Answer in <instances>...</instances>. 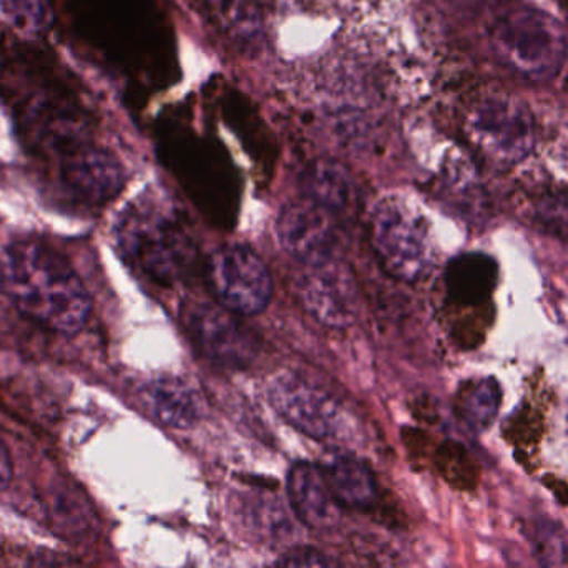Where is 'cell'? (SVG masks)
<instances>
[{"mask_svg":"<svg viewBox=\"0 0 568 568\" xmlns=\"http://www.w3.org/2000/svg\"><path fill=\"white\" fill-rule=\"evenodd\" d=\"M0 284L20 313L52 333L70 336L89 321V291L69 260L43 243L9 246L0 258Z\"/></svg>","mask_w":568,"mask_h":568,"instance_id":"6da1fadb","label":"cell"},{"mask_svg":"<svg viewBox=\"0 0 568 568\" xmlns=\"http://www.w3.org/2000/svg\"><path fill=\"white\" fill-rule=\"evenodd\" d=\"M490 40L497 60L532 82L554 79L567 60V33L559 20L524 3H513L497 13Z\"/></svg>","mask_w":568,"mask_h":568,"instance_id":"7a4b0ae2","label":"cell"},{"mask_svg":"<svg viewBox=\"0 0 568 568\" xmlns=\"http://www.w3.org/2000/svg\"><path fill=\"white\" fill-rule=\"evenodd\" d=\"M123 253L152 282L172 286L185 278L195 262V246L172 216L159 210H136L119 230Z\"/></svg>","mask_w":568,"mask_h":568,"instance_id":"3957f363","label":"cell"},{"mask_svg":"<svg viewBox=\"0 0 568 568\" xmlns=\"http://www.w3.org/2000/svg\"><path fill=\"white\" fill-rule=\"evenodd\" d=\"M371 242L381 265L399 282H417L429 270L430 245L426 229L397 200H384L374 210Z\"/></svg>","mask_w":568,"mask_h":568,"instance_id":"277c9868","label":"cell"},{"mask_svg":"<svg viewBox=\"0 0 568 568\" xmlns=\"http://www.w3.org/2000/svg\"><path fill=\"white\" fill-rule=\"evenodd\" d=\"M206 278L220 306L239 316L262 313L273 297L268 266L246 245L216 250L206 263Z\"/></svg>","mask_w":568,"mask_h":568,"instance_id":"5b68a950","label":"cell"},{"mask_svg":"<svg viewBox=\"0 0 568 568\" xmlns=\"http://www.w3.org/2000/svg\"><path fill=\"white\" fill-rule=\"evenodd\" d=\"M477 146L499 165H517L536 146V122L526 103L493 97L480 103L470 120Z\"/></svg>","mask_w":568,"mask_h":568,"instance_id":"8992f818","label":"cell"},{"mask_svg":"<svg viewBox=\"0 0 568 568\" xmlns=\"http://www.w3.org/2000/svg\"><path fill=\"white\" fill-rule=\"evenodd\" d=\"M239 314L210 303H189L182 307L183 326L200 351L220 366L243 369L256 359L258 339Z\"/></svg>","mask_w":568,"mask_h":568,"instance_id":"52a82bcc","label":"cell"},{"mask_svg":"<svg viewBox=\"0 0 568 568\" xmlns=\"http://www.w3.org/2000/svg\"><path fill=\"white\" fill-rule=\"evenodd\" d=\"M268 399L287 424L313 439L337 436L343 426L337 400L296 374L282 373L273 377Z\"/></svg>","mask_w":568,"mask_h":568,"instance_id":"ba28073f","label":"cell"},{"mask_svg":"<svg viewBox=\"0 0 568 568\" xmlns=\"http://www.w3.org/2000/svg\"><path fill=\"white\" fill-rule=\"evenodd\" d=\"M276 236L287 255L301 266L337 260L339 233L336 215L311 200L286 203L276 220Z\"/></svg>","mask_w":568,"mask_h":568,"instance_id":"9c48e42d","label":"cell"},{"mask_svg":"<svg viewBox=\"0 0 568 568\" xmlns=\"http://www.w3.org/2000/svg\"><path fill=\"white\" fill-rule=\"evenodd\" d=\"M301 268L294 287L304 310L333 329L353 326L359 314V297L349 270L339 260Z\"/></svg>","mask_w":568,"mask_h":568,"instance_id":"30bf717a","label":"cell"},{"mask_svg":"<svg viewBox=\"0 0 568 568\" xmlns=\"http://www.w3.org/2000/svg\"><path fill=\"white\" fill-rule=\"evenodd\" d=\"M60 179L67 192L83 205H105L125 185L122 163L105 150L85 145L60 160Z\"/></svg>","mask_w":568,"mask_h":568,"instance_id":"8fae6325","label":"cell"},{"mask_svg":"<svg viewBox=\"0 0 568 568\" xmlns=\"http://www.w3.org/2000/svg\"><path fill=\"white\" fill-rule=\"evenodd\" d=\"M287 499L297 519L313 530H331L339 524L343 507L331 493L323 467L296 463L287 473Z\"/></svg>","mask_w":568,"mask_h":568,"instance_id":"7c38bea8","label":"cell"},{"mask_svg":"<svg viewBox=\"0 0 568 568\" xmlns=\"http://www.w3.org/2000/svg\"><path fill=\"white\" fill-rule=\"evenodd\" d=\"M331 493L343 509L369 513L379 503V484L373 469L353 456H336L323 466Z\"/></svg>","mask_w":568,"mask_h":568,"instance_id":"4fadbf2b","label":"cell"},{"mask_svg":"<svg viewBox=\"0 0 568 568\" xmlns=\"http://www.w3.org/2000/svg\"><path fill=\"white\" fill-rule=\"evenodd\" d=\"M146 403L153 416L172 429H190L203 414L202 397L180 377L153 381L146 387Z\"/></svg>","mask_w":568,"mask_h":568,"instance_id":"5bb4252c","label":"cell"},{"mask_svg":"<svg viewBox=\"0 0 568 568\" xmlns=\"http://www.w3.org/2000/svg\"><path fill=\"white\" fill-rule=\"evenodd\" d=\"M499 268L490 256L467 253L447 266L446 284L450 297L459 304H480L496 290Z\"/></svg>","mask_w":568,"mask_h":568,"instance_id":"9a60e30c","label":"cell"},{"mask_svg":"<svg viewBox=\"0 0 568 568\" xmlns=\"http://www.w3.org/2000/svg\"><path fill=\"white\" fill-rule=\"evenodd\" d=\"M304 199L323 206L327 212L349 210L354 202V182L349 172L333 160H317L303 175Z\"/></svg>","mask_w":568,"mask_h":568,"instance_id":"2e32d148","label":"cell"},{"mask_svg":"<svg viewBox=\"0 0 568 568\" xmlns=\"http://www.w3.org/2000/svg\"><path fill=\"white\" fill-rule=\"evenodd\" d=\"M503 390L494 377L473 381L460 393L459 414L473 430H486L499 413Z\"/></svg>","mask_w":568,"mask_h":568,"instance_id":"e0dca14e","label":"cell"},{"mask_svg":"<svg viewBox=\"0 0 568 568\" xmlns=\"http://www.w3.org/2000/svg\"><path fill=\"white\" fill-rule=\"evenodd\" d=\"M216 16L225 32L243 45L263 37V22L255 0H215Z\"/></svg>","mask_w":568,"mask_h":568,"instance_id":"ac0fdd59","label":"cell"},{"mask_svg":"<svg viewBox=\"0 0 568 568\" xmlns=\"http://www.w3.org/2000/svg\"><path fill=\"white\" fill-rule=\"evenodd\" d=\"M50 516L59 529L77 537L89 534L95 520L89 503L69 489L59 490L55 496L50 497Z\"/></svg>","mask_w":568,"mask_h":568,"instance_id":"d6986e66","label":"cell"},{"mask_svg":"<svg viewBox=\"0 0 568 568\" xmlns=\"http://www.w3.org/2000/svg\"><path fill=\"white\" fill-rule=\"evenodd\" d=\"M534 549L542 568H568V530L542 519L534 527Z\"/></svg>","mask_w":568,"mask_h":568,"instance_id":"ffe728a7","label":"cell"},{"mask_svg":"<svg viewBox=\"0 0 568 568\" xmlns=\"http://www.w3.org/2000/svg\"><path fill=\"white\" fill-rule=\"evenodd\" d=\"M0 13L26 33L43 32L52 23V10L45 0H0Z\"/></svg>","mask_w":568,"mask_h":568,"instance_id":"44dd1931","label":"cell"},{"mask_svg":"<svg viewBox=\"0 0 568 568\" xmlns=\"http://www.w3.org/2000/svg\"><path fill=\"white\" fill-rule=\"evenodd\" d=\"M534 222L549 235L568 242V192L540 199L534 206Z\"/></svg>","mask_w":568,"mask_h":568,"instance_id":"7402d4cb","label":"cell"},{"mask_svg":"<svg viewBox=\"0 0 568 568\" xmlns=\"http://www.w3.org/2000/svg\"><path fill=\"white\" fill-rule=\"evenodd\" d=\"M273 568H343L337 560L313 547H296L284 554Z\"/></svg>","mask_w":568,"mask_h":568,"instance_id":"603a6c76","label":"cell"},{"mask_svg":"<svg viewBox=\"0 0 568 568\" xmlns=\"http://www.w3.org/2000/svg\"><path fill=\"white\" fill-rule=\"evenodd\" d=\"M26 568H83L80 567L79 564L73 562V560L65 559V557L60 556H45V557H37V559L30 560L29 566Z\"/></svg>","mask_w":568,"mask_h":568,"instance_id":"cb8c5ba5","label":"cell"},{"mask_svg":"<svg viewBox=\"0 0 568 568\" xmlns=\"http://www.w3.org/2000/svg\"><path fill=\"white\" fill-rule=\"evenodd\" d=\"M13 476L12 459H10L9 449L0 439V493L9 487Z\"/></svg>","mask_w":568,"mask_h":568,"instance_id":"d4e9b609","label":"cell"}]
</instances>
